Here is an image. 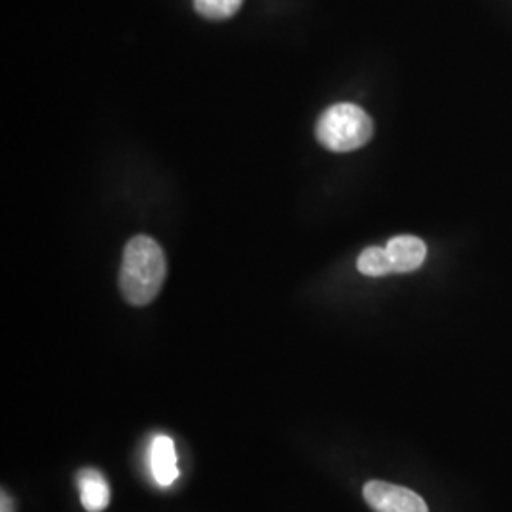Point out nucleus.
Segmentation results:
<instances>
[{"label":"nucleus","instance_id":"1","mask_svg":"<svg viewBox=\"0 0 512 512\" xmlns=\"http://www.w3.org/2000/svg\"><path fill=\"white\" fill-rule=\"evenodd\" d=\"M167 262L160 243L150 236H135L124 247L120 291L131 306H148L164 287Z\"/></svg>","mask_w":512,"mask_h":512},{"label":"nucleus","instance_id":"2","mask_svg":"<svg viewBox=\"0 0 512 512\" xmlns=\"http://www.w3.org/2000/svg\"><path fill=\"white\" fill-rule=\"evenodd\" d=\"M315 135L327 150L351 152L372 139L374 122L359 105L338 103L321 114Z\"/></svg>","mask_w":512,"mask_h":512},{"label":"nucleus","instance_id":"3","mask_svg":"<svg viewBox=\"0 0 512 512\" xmlns=\"http://www.w3.org/2000/svg\"><path fill=\"white\" fill-rule=\"evenodd\" d=\"M363 497L374 512H429L416 492L384 480L366 482Z\"/></svg>","mask_w":512,"mask_h":512},{"label":"nucleus","instance_id":"4","mask_svg":"<svg viewBox=\"0 0 512 512\" xmlns=\"http://www.w3.org/2000/svg\"><path fill=\"white\" fill-rule=\"evenodd\" d=\"M385 249L395 274H410L418 270L427 256L425 243L416 236H395L387 241Z\"/></svg>","mask_w":512,"mask_h":512},{"label":"nucleus","instance_id":"5","mask_svg":"<svg viewBox=\"0 0 512 512\" xmlns=\"http://www.w3.org/2000/svg\"><path fill=\"white\" fill-rule=\"evenodd\" d=\"M150 471L160 486H171L179 478L177 448L167 435H158L150 446Z\"/></svg>","mask_w":512,"mask_h":512},{"label":"nucleus","instance_id":"6","mask_svg":"<svg viewBox=\"0 0 512 512\" xmlns=\"http://www.w3.org/2000/svg\"><path fill=\"white\" fill-rule=\"evenodd\" d=\"M76 484L80 490V503L86 511L101 512L109 507V482L97 469H92V467L82 469L76 475Z\"/></svg>","mask_w":512,"mask_h":512},{"label":"nucleus","instance_id":"7","mask_svg":"<svg viewBox=\"0 0 512 512\" xmlns=\"http://www.w3.org/2000/svg\"><path fill=\"white\" fill-rule=\"evenodd\" d=\"M357 268L363 275L368 277H384L393 274L391 258L385 247H368L361 256L357 258Z\"/></svg>","mask_w":512,"mask_h":512},{"label":"nucleus","instance_id":"8","mask_svg":"<svg viewBox=\"0 0 512 512\" xmlns=\"http://www.w3.org/2000/svg\"><path fill=\"white\" fill-rule=\"evenodd\" d=\"M243 0H194V10L209 21H224L234 18Z\"/></svg>","mask_w":512,"mask_h":512},{"label":"nucleus","instance_id":"9","mask_svg":"<svg viewBox=\"0 0 512 512\" xmlns=\"http://www.w3.org/2000/svg\"><path fill=\"white\" fill-rule=\"evenodd\" d=\"M0 501H2V512H16L14 499L6 494V492H2V499H0Z\"/></svg>","mask_w":512,"mask_h":512}]
</instances>
